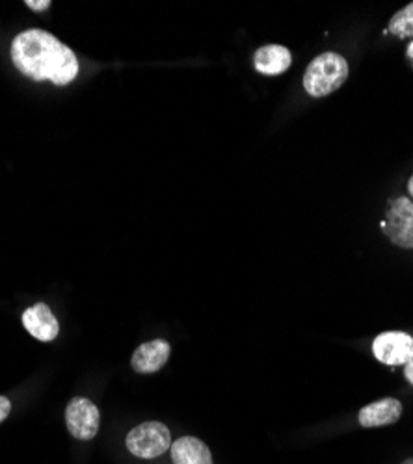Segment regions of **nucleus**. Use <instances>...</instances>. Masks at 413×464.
<instances>
[{
	"instance_id": "f257e3e1",
	"label": "nucleus",
	"mask_w": 413,
	"mask_h": 464,
	"mask_svg": "<svg viewBox=\"0 0 413 464\" xmlns=\"http://www.w3.org/2000/svg\"><path fill=\"white\" fill-rule=\"evenodd\" d=\"M14 65L34 81L65 86L77 79L79 60L58 37L44 30H26L12 44Z\"/></svg>"
},
{
	"instance_id": "f03ea898",
	"label": "nucleus",
	"mask_w": 413,
	"mask_h": 464,
	"mask_svg": "<svg viewBox=\"0 0 413 464\" xmlns=\"http://www.w3.org/2000/svg\"><path fill=\"white\" fill-rule=\"evenodd\" d=\"M347 79V60L337 53H324L308 65L304 74V88L311 97H326L339 90Z\"/></svg>"
},
{
	"instance_id": "7ed1b4c3",
	"label": "nucleus",
	"mask_w": 413,
	"mask_h": 464,
	"mask_svg": "<svg viewBox=\"0 0 413 464\" xmlns=\"http://www.w3.org/2000/svg\"><path fill=\"white\" fill-rule=\"evenodd\" d=\"M172 448L170 430L161 421L140 423L127 435V450L140 459H155Z\"/></svg>"
},
{
	"instance_id": "20e7f679",
	"label": "nucleus",
	"mask_w": 413,
	"mask_h": 464,
	"mask_svg": "<svg viewBox=\"0 0 413 464\" xmlns=\"http://www.w3.org/2000/svg\"><path fill=\"white\" fill-rule=\"evenodd\" d=\"M382 230L395 246L413 249V203L406 198L395 199L389 207Z\"/></svg>"
},
{
	"instance_id": "39448f33",
	"label": "nucleus",
	"mask_w": 413,
	"mask_h": 464,
	"mask_svg": "<svg viewBox=\"0 0 413 464\" xmlns=\"http://www.w3.org/2000/svg\"><path fill=\"white\" fill-rule=\"evenodd\" d=\"M101 414L88 398H74L65 409V423L69 433L79 440H92L99 431Z\"/></svg>"
},
{
	"instance_id": "423d86ee",
	"label": "nucleus",
	"mask_w": 413,
	"mask_h": 464,
	"mask_svg": "<svg viewBox=\"0 0 413 464\" xmlns=\"http://www.w3.org/2000/svg\"><path fill=\"white\" fill-rule=\"evenodd\" d=\"M372 353L382 364L406 366L413 359V338L400 331L382 333L372 342Z\"/></svg>"
},
{
	"instance_id": "0eeeda50",
	"label": "nucleus",
	"mask_w": 413,
	"mask_h": 464,
	"mask_svg": "<svg viewBox=\"0 0 413 464\" xmlns=\"http://www.w3.org/2000/svg\"><path fill=\"white\" fill-rule=\"evenodd\" d=\"M23 325L34 338L42 340V342H51L60 333L58 320L54 318L51 308L45 303H37V304L30 306L28 311H25Z\"/></svg>"
},
{
	"instance_id": "6e6552de",
	"label": "nucleus",
	"mask_w": 413,
	"mask_h": 464,
	"mask_svg": "<svg viewBox=\"0 0 413 464\" xmlns=\"http://www.w3.org/2000/svg\"><path fill=\"white\" fill-rule=\"evenodd\" d=\"M170 343L166 340H153L142 343L134 352L131 364L138 373H155L164 368L170 359Z\"/></svg>"
},
{
	"instance_id": "1a4fd4ad",
	"label": "nucleus",
	"mask_w": 413,
	"mask_h": 464,
	"mask_svg": "<svg viewBox=\"0 0 413 464\" xmlns=\"http://www.w3.org/2000/svg\"><path fill=\"white\" fill-rule=\"evenodd\" d=\"M402 416V405L398 400L386 398L380 401H374L359 411V423L363 428H384V425H391L398 421Z\"/></svg>"
},
{
	"instance_id": "9d476101",
	"label": "nucleus",
	"mask_w": 413,
	"mask_h": 464,
	"mask_svg": "<svg viewBox=\"0 0 413 464\" xmlns=\"http://www.w3.org/2000/svg\"><path fill=\"white\" fill-rule=\"evenodd\" d=\"M173 464H212L211 450L196 437H182L172 444Z\"/></svg>"
},
{
	"instance_id": "9b49d317",
	"label": "nucleus",
	"mask_w": 413,
	"mask_h": 464,
	"mask_svg": "<svg viewBox=\"0 0 413 464\" xmlns=\"http://www.w3.org/2000/svg\"><path fill=\"white\" fill-rule=\"evenodd\" d=\"M290 62H292L290 51L281 45L261 47L253 58L255 69L262 74H270V76L285 72L290 67Z\"/></svg>"
},
{
	"instance_id": "f8f14e48",
	"label": "nucleus",
	"mask_w": 413,
	"mask_h": 464,
	"mask_svg": "<svg viewBox=\"0 0 413 464\" xmlns=\"http://www.w3.org/2000/svg\"><path fill=\"white\" fill-rule=\"evenodd\" d=\"M389 32L400 40L406 37H413V3L397 12L389 21Z\"/></svg>"
},
{
	"instance_id": "ddd939ff",
	"label": "nucleus",
	"mask_w": 413,
	"mask_h": 464,
	"mask_svg": "<svg viewBox=\"0 0 413 464\" xmlns=\"http://www.w3.org/2000/svg\"><path fill=\"white\" fill-rule=\"evenodd\" d=\"M10 411H12V403H10V400H8V398H5V396H0V421H5V420L8 418Z\"/></svg>"
},
{
	"instance_id": "4468645a",
	"label": "nucleus",
	"mask_w": 413,
	"mask_h": 464,
	"mask_svg": "<svg viewBox=\"0 0 413 464\" xmlns=\"http://www.w3.org/2000/svg\"><path fill=\"white\" fill-rule=\"evenodd\" d=\"M26 6L30 10H35V12H44L51 6V3H49V0H42V3H37V0H26Z\"/></svg>"
},
{
	"instance_id": "2eb2a0df",
	"label": "nucleus",
	"mask_w": 413,
	"mask_h": 464,
	"mask_svg": "<svg viewBox=\"0 0 413 464\" xmlns=\"http://www.w3.org/2000/svg\"><path fill=\"white\" fill-rule=\"evenodd\" d=\"M404 375H406V379L413 384V359L404 366Z\"/></svg>"
},
{
	"instance_id": "dca6fc26",
	"label": "nucleus",
	"mask_w": 413,
	"mask_h": 464,
	"mask_svg": "<svg viewBox=\"0 0 413 464\" xmlns=\"http://www.w3.org/2000/svg\"><path fill=\"white\" fill-rule=\"evenodd\" d=\"M408 189H409V196L413 198V177L409 179V184H408Z\"/></svg>"
},
{
	"instance_id": "f3484780",
	"label": "nucleus",
	"mask_w": 413,
	"mask_h": 464,
	"mask_svg": "<svg viewBox=\"0 0 413 464\" xmlns=\"http://www.w3.org/2000/svg\"><path fill=\"white\" fill-rule=\"evenodd\" d=\"M408 56L413 60V42L409 44V47H408Z\"/></svg>"
},
{
	"instance_id": "a211bd4d",
	"label": "nucleus",
	"mask_w": 413,
	"mask_h": 464,
	"mask_svg": "<svg viewBox=\"0 0 413 464\" xmlns=\"http://www.w3.org/2000/svg\"><path fill=\"white\" fill-rule=\"evenodd\" d=\"M402 464H413V459H408V460H404Z\"/></svg>"
}]
</instances>
